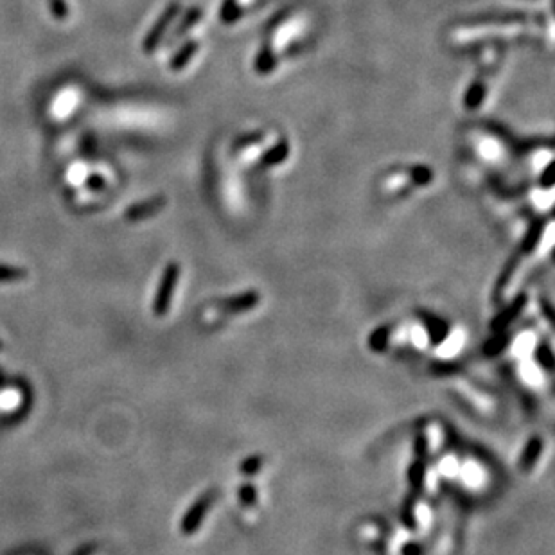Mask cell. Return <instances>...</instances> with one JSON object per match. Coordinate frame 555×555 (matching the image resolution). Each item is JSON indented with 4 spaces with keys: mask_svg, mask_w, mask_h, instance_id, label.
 Masks as SVG:
<instances>
[{
    "mask_svg": "<svg viewBox=\"0 0 555 555\" xmlns=\"http://www.w3.org/2000/svg\"><path fill=\"white\" fill-rule=\"evenodd\" d=\"M178 9H180V6L177 4V2H173V4L169 6V8H166V11L162 13L160 18L157 20V24L151 28V31L148 32L146 38H144V44H142V49H144V52H151L157 49V45L160 44L162 38H164V35H166L167 28H169V24L173 22V18L177 16Z\"/></svg>",
    "mask_w": 555,
    "mask_h": 555,
    "instance_id": "1",
    "label": "cell"
},
{
    "mask_svg": "<svg viewBox=\"0 0 555 555\" xmlns=\"http://www.w3.org/2000/svg\"><path fill=\"white\" fill-rule=\"evenodd\" d=\"M164 203H166V201L162 200V198H155V200L144 201V203H137L128 209L126 217L128 220H142V217H148L151 216V214H155V210L160 209Z\"/></svg>",
    "mask_w": 555,
    "mask_h": 555,
    "instance_id": "2",
    "label": "cell"
},
{
    "mask_svg": "<svg viewBox=\"0 0 555 555\" xmlns=\"http://www.w3.org/2000/svg\"><path fill=\"white\" fill-rule=\"evenodd\" d=\"M198 47H200L198 42H187L185 45H181L180 51L171 58V64H169L171 68H173V71H180V68H184L185 65L189 64V59L196 54Z\"/></svg>",
    "mask_w": 555,
    "mask_h": 555,
    "instance_id": "3",
    "label": "cell"
},
{
    "mask_svg": "<svg viewBox=\"0 0 555 555\" xmlns=\"http://www.w3.org/2000/svg\"><path fill=\"white\" fill-rule=\"evenodd\" d=\"M200 16H201L200 9H191V11L187 13V15H185V18H184V22H181V24H180V28H178L177 31H174L173 38H178V36H180V35H184V32L189 31V29L193 28L194 22H198V20H200Z\"/></svg>",
    "mask_w": 555,
    "mask_h": 555,
    "instance_id": "4",
    "label": "cell"
},
{
    "mask_svg": "<svg viewBox=\"0 0 555 555\" xmlns=\"http://www.w3.org/2000/svg\"><path fill=\"white\" fill-rule=\"evenodd\" d=\"M49 9L56 20H65L68 16V4L65 0H49Z\"/></svg>",
    "mask_w": 555,
    "mask_h": 555,
    "instance_id": "5",
    "label": "cell"
},
{
    "mask_svg": "<svg viewBox=\"0 0 555 555\" xmlns=\"http://www.w3.org/2000/svg\"><path fill=\"white\" fill-rule=\"evenodd\" d=\"M88 187H92V189H105V180L99 177H92L90 180H88Z\"/></svg>",
    "mask_w": 555,
    "mask_h": 555,
    "instance_id": "6",
    "label": "cell"
}]
</instances>
